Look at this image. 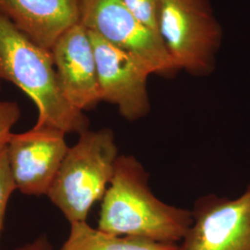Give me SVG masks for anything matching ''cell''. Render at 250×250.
<instances>
[{
  "instance_id": "obj_8",
  "label": "cell",
  "mask_w": 250,
  "mask_h": 250,
  "mask_svg": "<svg viewBox=\"0 0 250 250\" xmlns=\"http://www.w3.org/2000/svg\"><path fill=\"white\" fill-rule=\"evenodd\" d=\"M66 133L35 125L12 134L7 144L9 168L16 188L27 196L47 195L69 149Z\"/></svg>"
},
{
  "instance_id": "obj_11",
  "label": "cell",
  "mask_w": 250,
  "mask_h": 250,
  "mask_svg": "<svg viewBox=\"0 0 250 250\" xmlns=\"http://www.w3.org/2000/svg\"><path fill=\"white\" fill-rule=\"evenodd\" d=\"M177 245L122 236L93 228L86 222L71 224L67 240L60 250H176Z\"/></svg>"
},
{
  "instance_id": "obj_15",
  "label": "cell",
  "mask_w": 250,
  "mask_h": 250,
  "mask_svg": "<svg viewBox=\"0 0 250 250\" xmlns=\"http://www.w3.org/2000/svg\"><path fill=\"white\" fill-rule=\"evenodd\" d=\"M15 250H52V248L45 236L38 237L35 241L29 243Z\"/></svg>"
},
{
  "instance_id": "obj_1",
  "label": "cell",
  "mask_w": 250,
  "mask_h": 250,
  "mask_svg": "<svg viewBox=\"0 0 250 250\" xmlns=\"http://www.w3.org/2000/svg\"><path fill=\"white\" fill-rule=\"evenodd\" d=\"M101 201L98 228L116 235L178 245L193 221L191 210L154 195L148 171L131 155L119 156Z\"/></svg>"
},
{
  "instance_id": "obj_10",
  "label": "cell",
  "mask_w": 250,
  "mask_h": 250,
  "mask_svg": "<svg viewBox=\"0 0 250 250\" xmlns=\"http://www.w3.org/2000/svg\"><path fill=\"white\" fill-rule=\"evenodd\" d=\"M82 0H0V13L47 50L80 22Z\"/></svg>"
},
{
  "instance_id": "obj_4",
  "label": "cell",
  "mask_w": 250,
  "mask_h": 250,
  "mask_svg": "<svg viewBox=\"0 0 250 250\" xmlns=\"http://www.w3.org/2000/svg\"><path fill=\"white\" fill-rule=\"evenodd\" d=\"M158 23L178 71L195 76L211 73L223 33L208 0H158Z\"/></svg>"
},
{
  "instance_id": "obj_6",
  "label": "cell",
  "mask_w": 250,
  "mask_h": 250,
  "mask_svg": "<svg viewBox=\"0 0 250 250\" xmlns=\"http://www.w3.org/2000/svg\"><path fill=\"white\" fill-rule=\"evenodd\" d=\"M191 211L192 224L176 250H250V183L235 198L202 196Z\"/></svg>"
},
{
  "instance_id": "obj_9",
  "label": "cell",
  "mask_w": 250,
  "mask_h": 250,
  "mask_svg": "<svg viewBox=\"0 0 250 250\" xmlns=\"http://www.w3.org/2000/svg\"><path fill=\"white\" fill-rule=\"evenodd\" d=\"M50 52L67 100L84 112L101 102L96 56L89 31L81 22L66 31Z\"/></svg>"
},
{
  "instance_id": "obj_16",
  "label": "cell",
  "mask_w": 250,
  "mask_h": 250,
  "mask_svg": "<svg viewBox=\"0 0 250 250\" xmlns=\"http://www.w3.org/2000/svg\"><path fill=\"white\" fill-rule=\"evenodd\" d=\"M0 90H1V78H0Z\"/></svg>"
},
{
  "instance_id": "obj_5",
  "label": "cell",
  "mask_w": 250,
  "mask_h": 250,
  "mask_svg": "<svg viewBox=\"0 0 250 250\" xmlns=\"http://www.w3.org/2000/svg\"><path fill=\"white\" fill-rule=\"evenodd\" d=\"M80 22L112 45L133 54L152 74L178 72L161 36L135 18L123 0H82Z\"/></svg>"
},
{
  "instance_id": "obj_14",
  "label": "cell",
  "mask_w": 250,
  "mask_h": 250,
  "mask_svg": "<svg viewBox=\"0 0 250 250\" xmlns=\"http://www.w3.org/2000/svg\"><path fill=\"white\" fill-rule=\"evenodd\" d=\"M21 117V108L15 101H0V148L7 146L11 129Z\"/></svg>"
},
{
  "instance_id": "obj_3",
  "label": "cell",
  "mask_w": 250,
  "mask_h": 250,
  "mask_svg": "<svg viewBox=\"0 0 250 250\" xmlns=\"http://www.w3.org/2000/svg\"><path fill=\"white\" fill-rule=\"evenodd\" d=\"M119 156L109 128L88 129L69 147L46 196L70 224L86 222L92 207L102 200Z\"/></svg>"
},
{
  "instance_id": "obj_12",
  "label": "cell",
  "mask_w": 250,
  "mask_h": 250,
  "mask_svg": "<svg viewBox=\"0 0 250 250\" xmlns=\"http://www.w3.org/2000/svg\"><path fill=\"white\" fill-rule=\"evenodd\" d=\"M16 189L14 179L9 168L6 146L5 147L0 148V239L9 198Z\"/></svg>"
},
{
  "instance_id": "obj_2",
  "label": "cell",
  "mask_w": 250,
  "mask_h": 250,
  "mask_svg": "<svg viewBox=\"0 0 250 250\" xmlns=\"http://www.w3.org/2000/svg\"><path fill=\"white\" fill-rule=\"evenodd\" d=\"M0 78L18 86L34 101L38 110L36 125L67 134L89 129L87 116L63 94L50 50L33 42L1 13Z\"/></svg>"
},
{
  "instance_id": "obj_7",
  "label": "cell",
  "mask_w": 250,
  "mask_h": 250,
  "mask_svg": "<svg viewBox=\"0 0 250 250\" xmlns=\"http://www.w3.org/2000/svg\"><path fill=\"white\" fill-rule=\"evenodd\" d=\"M97 62L101 100L114 105L126 121L136 122L151 109L148 67L133 54L90 32Z\"/></svg>"
},
{
  "instance_id": "obj_13",
  "label": "cell",
  "mask_w": 250,
  "mask_h": 250,
  "mask_svg": "<svg viewBox=\"0 0 250 250\" xmlns=\"http://www.w3.org/2000/svg\"><path fill=\"white\" fill-rule=\"evenodd\" d=\"M135 18L145 26L159 34L158 0H123Z\"/></svg>"
}]
</instances>
